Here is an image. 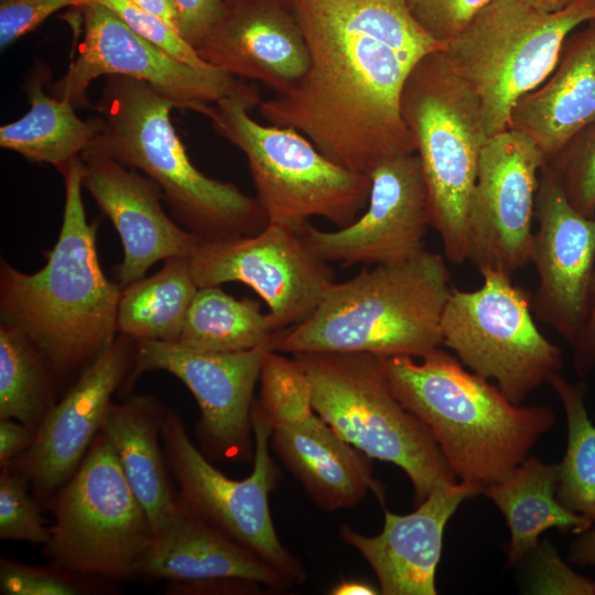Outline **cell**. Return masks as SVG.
Instances as JSON below:
<instances>
[{
    "label": "cell",
    "instance_id": "obj_33",
    "mask_svg": "<svg viewBox=\"0 0 595 595\" xmlns=\"http://www.w3.org/2000/svg\"><path fill=\"white\" fill-rule=\"evenodd\" d=\"M115 589L116 583L77 574L51 561L36 566L0 558L2 595H89Z\"/></svg>",
    "mask_w": 595,
    "mask_h": 595
},
{
    "label": "cell",
    "instance_id": "obj_43",
    "mask_svg": "<svg viewBox=\"0 0 595 595\" xmlns=\"http://www.w3.org/2000/svg\"><path fill=\"white\" fill-rule=\"evenodd\" d=\"M573 367L580 377L588 375L595 367V283L592 292L586 325L573 347Z\"/></svg>",
    "mask_w": 595,
    "mask_h": 595
},
{
    "label": "cell",
    "instance_id": "obj_16",
    "mask_svg": "<svg viewBox=\"0 0 595 595\" xmlns=\"http://www.w3.org/2000/svg\"><path fill=\"white\" fill-rule=\"evenodd\" d=\"M187 258L198 288L250 286L279 331L306 320L335 282L329 263L311 249L302 230L274 224L253 235L203 239Z\"/></svg>",
    "mask_w": 595,
    "mask_h": 595
},
{
    "label": "cell",
    "instance_id": "obj_37",
    "mask_svg": "<svg viewBox=\"0 0 595 595\" xmlns=\"http://www.w3.org/2000/svg\"><path fill=\"white\" fill-rule=\"evenodd\" d=\"M491 0H405L422 29L446 44L457 36L477 12Z\"/></svg>",
    "mask_w": 595,
    "mask_h": 595
},
{
    "label": "cell",
    "instance_id": "obj_32",
    "mask_svg": "<svg viewBox=\"0 0 595 595\" xmlns=\"http://www.w3.org/2000/svg\"><path fill=\"white\" fill-rule=\"evenodd\" d=\"M548 383L565 411L567 447L559 464L558 500L595 522V426L588 419L585 382H570L559 372Z\"/></svg>",
    "mask_w": 595,
    "mask_h": 595
},
{
    "label": "cell",
    "instance_id": "obj_26",
    "mask_svg": "<svg viewBox=\"0 0 595 595\" xmlns=\"http://www.w3.org/2000/svg\"><path fill=\"white\" fill-rule=\"evenodd\" d=\"M167 409L152 394L129 396L120 402L112 401L100 431L112 444L154 533L177 511L176 489L160 443Z\"/></svg>",
    "mask_w": 595,
    "mask_h": 595
},
{
    "label": "cell",
    "instance_id": "obj_44",
    "mask_svg": "<svg viewBox=\"0 0 595 595\" xmlns=\"http://www.w3.org/2000/svg\"><path fill=\"white\" fill-rule=\"evenodd\" d=\"M570 560L578 565H595V528L577 533L571 544Z\"/></svg>",
    "mask_w": 595,
    "mask_h": 595
},
{
    "label": "cell",
    "instance_id": "obj_38",
    "mask_svg": "<svg viewBox=\"0 0 595 595\" xmlns=\"http://www.w3.org/2000/svg\"><path fill=\"white\" fill-rule=\"evenodd\" d=\"M91 0H0V47L4 51L24 34L33 31L57 10L84 7Z\"/></svg>",
    "mask_w": 595,
    "mask_h": 595
},
{
    "label": "cell",
    "instance_id": "obj_12",
    "mask_svg": "<svg viewBox=\"0 0 595 595\" xmlns=\"http://www.w3.org/2000/svg\"><path fill=\"white\" fill-rule=\"evenodd\" d=\"M479 273L484 281L478 289H452L441 320L442 346L521 404L562 369V350L540 332L531 294L513 284L511 275Z\"/></svg>",
    "mask_w": 595,
    "mask_h": 595
},
{
    "label": "cell",
    "instance_id": "obj_1",
    "mask_svg": "<svg viewBox=\"0 0 595 595\" xmlns=\"http://www.w3.org/2000/svg\"><path fill=\"white\" fill-rule=\"evenodd\" d=\"M309 51L289 90L258 106L269 125L305 136L325 156L369 173L415 153L401 113L404 83L424 56L442 51L405 0H284Z\"/></svg>",
    "mask_w": 595,
    "mask_h": 595
},
{
    "label": "cell",
    "instance_id": "obj_14",
    "mask_svg": "<svg viewBox=\"0 0 595 595\" xmlns=\"http://www.w3.org/2000/svg\"><path fill=\"white\" fill-rule=\"evenodd\" d=\"M281 333L236 353L203 351L177 342L137 340L134 364L123 391L128 392L144 372L163 370L173 375L198 404L196 436L203 454L217 462L251 461L253 390L264 359L277 350Z\"/></svg>",
    "mask_w": 595,
    "mask_h": 595
},
{
    "label": "cell",
    "instance_id": "obj_28",
    "mask_svg": "<svg viewBox=\"0 0 595 595\" xmlns=\"http://www.w3.org/2000/svg\"><path fill=\"white\" fill-rule=\"evenodd\" d=\"M47 71L30 76L25 93L28 112L0 127V147L34 163L51 164L61 171L91 144L101 130L99 116L83 120L67 100L46 95Z\"/></svg>",
    "mask_w": 595,
    "mask_h": 595
},
{
    "label": "cell",
    "instance_id": "obj_11",
    "mask_svg": "<svg viewBox=\"0 0 595 595\" xmlns=\"http://www.w3.org/2000/svg\"><path fill=\"white\" fill-rule=\"evenodd\" d=\"M251 422L255 440L252 472L232 479L218 470L190 439L181 416L167 409L161 441L176 489V504L249 548L293 584L306 580L301 562L281 543L269 506L279 468L270 455L272 426L256 402Z\"/></svg>",
    "mask_w": 595,
    "mask_h": 595
},
{
    "label": "cell",
    "instance_id": "obj_41",
    "mask_svg": "<svg viewBox=\"0 0 595 595\" xmlns=\"http://www.w3.org/2000/svg\"><path fill=\"white\" fill-rule=\"evenodd\" d=\"M260 583L239 577H218L196 582H169L165 593L171 595H242L257 594Z\"/></svg>",
    "mask_w": 595,
    "mask_h": 595
},
{
    "label": "cell",
    "instance_id": "obj_48",
    "mask_svg": "<svg viewBox=\"0 0 595 595\" xmlns=\"http://www.w3.org/2000/svg\"><path fill=\"white\" fill-rule=\"evenodd\" d=\"M227 1H230V0H225V2H227ZM281 1H284V0H281Z\"/></svg>",
    "mask_w": 595,
    "mask_h": 595
},
{
    "label": "cell",
    "instance_id": "obj_18",
    "mask_svg": "<svg viewBox=\"0 0 595 595\" xmlns=\"http://www.w3.org/2000/svg\"><path fill=\"white\" fill-rule=\"evenodd\" d=\"M531 263L539 283L533 316L574 347L586 325L595 283V217L577 212L544 164L534 202Z\"/></svg>",
    "mask_w": 595,
    "mask_h": 595
},
{
    "label": "cell",
    "instance_id": "obj_34",
    "mask_svg": "<svg viewBox=\"0 0 595 595\" xmlns=\"http://www.w3.org/2000/svg\"><path fill=\"white\" fill-rule=\"evenodd\" d=\"M571 205L595 217V122L578 132L548 164Z\"/></svg>",
    "mask_w": 595,
    "mask_h": 595
},
{
    "label": "cell",
    "instance_id": "obj_22",
    "mask_svg": "<svg viewBox=\"0 0 595 595\" xmlns=\"http://www.w3.org/2000/svg\"><path fill=\"white\" fill-rule=\"evenodd\" d=\"M212 67L258 80L278 94L305 74L309 51L290 9L281 0H230L195 48Z\"/></svg>",
    "mask_w": 595,
    "mask_h": 595
},
{
    "label": "cell",
    "instance_id": "obj_15",
    "mask_svg": "<svg viewBox=\"0 0 595 595\" xmlns=\"http://www.w3.org/2000/svg\"><path fill=\"white\" fill-rule=\"evenodd\" d=\"M80 9L84 36L78 53L51 88L52 96L75 108L90 107L87 90L100 76L120 75L144 82L176 108L205 117L218 100L251 86L217 68H196L169 56L101 4L93 2Z\"/></svg>",
    "mask_w": 595,
    "mask_h": 595
},
{
    "label": "cell",
    "instance_id": "obj_20",
    "mask_svg": "<svg viewBox=\"0 0 595 595\" xmlns=\"http://www.w3.org/2000/svg\"><path fill=\"white\" fill-rule=\"evenodd\" d=\"M365 212L349 225L325 231L307 224L302 234L328 263L390 264L423 251L430 213L428 191L416 153L389 159L370 173Z\"/></svg>",
    "mask_w": 595,
    "mask_h": 595
},
{
    "label": "cell",
    "instance_id": "obj_2",
    "mask_svg": "<svg viewBox=\"0 0 595 595\" xmlns=\"http://www.w3.org/2000/svg\"><path fill=\"white\" fill-rule=\"evenodd\" d=\"M60 173L65 202L57 240L45 264L25 273L0 262V322L24 334L42 353L57 385H72L118 335L121 288L99 262V220L88 221L80 156Z\"/></svg>",
    "mask_w": 595,
    "mask_h": 595
},
{
    "label": "cell",
    "instance_id": "obj_19",
    "mask_svg": "<svg viewBox=\"0 0 595 595\" xmlns=\"http://www.w3.org/2000/svg\"><path fill=\"white\" fill-rule=\"evenodd\" d=\"M136 347V339L118 334L46 414L31 446L10 464L42 507L75 473L101 431L113 394L130 376Z\"/></svg>",
    "mask_w": 595,
    "mask_h": 595
},
{
    "label": "cell",
    "instance_id": "obj_42",
    "mask_svg": "<svg viewBox=\"0 0 595 595\" xmlns=\"http://www.w3.org/2000/svg\"><path fill=\"white\" fill-rule=\"evenodd\" d=\"M36 429L14 419H0V467L6 468L33 443Z\"/></svg>",
    "mask_w": 595,
    "mask_h": 595
},
{
    "label": "cell",
    "instance_id": "obj_23",
    "mask_svg": "<svg viewBox=\"0 0 595 595\" xmlns=\"http://www.w3.org/2000/svg\"><path fill=\"white\" fill-rule=\"evenodd\" d=\"M478 494L479 487L463 482L439 486L410 513L385 509L377 536H364L349 524H343L339 534L371 566L380 594L435 595L444 528L461 502Z\"/></svg>",
    "mask_w": 595,
    "mask_h": 595
},
{
    "label": "cell",
    "instance_id": "obj_4",
    "mask_svg": "<svg viewBox=\"0 0 595 595\" xmlns=\"http://www.w3.org/2000/svg\"><path fill=\"white\" fill-rule=\"evenodd\" d=\"M452 289L436 252L424 249L375 266L334 282L306 320L282 331L277 351L422 358L442 346L441 320Z\"/></svg>",
    "mask_w": 595,
    "mask_h": 595
},
{
    "label": "cell",
    "instance_id": "obj_8",
    "mask_svg": "<svg viewBox=\"0 0 595 595\" xmlns=\"http://www.w3.org/2000/svg\"><path fill=\"white\" fill-rule=\"evenodd\" d=\"M292 356L310 380L315 412L371 459L400 467L412 484L415 507L434 488L458 482L428 428L392 392L377 356Z\"/></svg>",
    "mask_w": 595,
    "mask_h": 595
},
{
    "label": "cell",
    "instance_id": "obj_40",
    "mask_svg": "<svg viewBox=\"0 0 595 595\" xmlns=\"http://www.w3.org/2000/svg\"><path fill=\"white\" fill-rule=\"evenodd\" d=\"M180 35L196 48L221 18L225 0H173Z\"/></svg>",
    "mask_w": 595,
    "mask_h": 595
},
{
    "label": "cell",
    "instance_id": "obj_6",
    "mask_svg": "<svg viewBox=\"0 0 595 595\" xmlns=\"http://www.w3.org/2000/svg\"><path fill=\"white\" fill-rule=\"evenodd\" d=\"M401 113L428 191L430 227L453 264L468 260V209L489 136L479 99L439 52L420 60L401 95Z\"/></svg>",
    "mask_w": 595,
    "mask_h": 595
},
{
    "label": "cell",
    "instance_id": "obj_10",
    "mask_svg": "<svg viewBox=\"0 0 595 595\" xmlns=\"http://www.w3.org/2000/svg\"><path fill=\"white\" fill-rule=\"evenodd\" d=\"M45 507L53 515L45 558L88 577L134 580L154 530L102 432Z\"/></svg>",
    "mask_w": 595,
    "mask_h": 595
},
{
    "label": "cell",
    "instance_id": "obj_27",
    "mask_svg": "<svg viewBox=\"0 0 595 595\" xmlns=\"http://www.w3.org/2000/svg\"><path fill=\"white\" fill-rule=\"evenodd\" d=\"M558 482L559 464L528 456L507 477L484 488L482 494L500 509L510 531L509 566L530 554L549 529L577 534L592 528L591 519L558 500Z\"/></svg>",
    "mask_w": 595,
    "mask_h": 595
},
{
    "label": "cell",
    "instance_id": "obj_31",
    "mask_svg": "<svg viewBox=\"0 0 595 595\" xmlns=\"http://www.w3.org/2000/svg\"><path fill=\"white\" fill-rule=\"evenodd\" d=\"M57 382L39 348L20 331L0 322V419L37 430L58 401Z\"/></svg>",
    "mask_w": 595,
    "mask_h": 595
},
{
    "label": "cell",
    "instance_id": "obj_25",
    "mask_svg": "<svg viewBox=\"0 0 595 595\" xmlns=\"http://www.w3.org/2000/svg\"><path fill=\"white\" fill-rule=\"evenodd\" d=\"M595 122V20L565 40L551 75L513 106L508 129L528 136L545 164Z\"/></svg>",
    "mask_w": 595,
    "mask_h": 595
},
{
    "label": "cell",
    "instance_id": "obj_47",
    "mask_svg": "<svg viewBox=\"0 0 595 595\" xmlns=\"http://www.w3.org/2000/svg\"><path fill=\"white\" fill-rule=\"evenodd\" d=\"M532 7L542 10L544 12H556L567 6H570L575 0H524Z\"/></svg>",
    "mask_w": 595,
    "mask_h": 595
},
{
    "label": "cell",
    "instance_id": "obj_9",
    "mask_svg": "<svg viewBox=\"0 0 595 595\" xmlns=\"http://www.w3.org/2000/svg\"><path fill=\"white\" fill-rule=\"evenodd\" d=\"M595 20V0L544 12L524 0H491L440 54L479 99L489 137L508 129L516 102L554 71L570 33Z\"/></svg>",
    "mask_w": 595,
    "mask_h": 595
},
{
    "label": "cell",
    "instance_id": "obj_30",
    "mask_svg": "<svg viewBox=\"0 0 595 595\" xmlns=\"http://www.w3.org/2000/svg\"><path fill=\"white\" fill-rule=\"evenodd\" d=\"M277 332L258 301L236 299L220 285L198 288L177 343L203 351L236 353L255 348Z\"/></svg>",
    "mask_w": 595,
    "mask_h": 595
},
{
    "label": "cell",
    "instance_id": "obj_3",
    "mask_svg": "<svg viewBox=\"0 0 595 595\" xmlns=\"http://www.w3.org/2000/svg\"><path fill=\"white\" fill-rule=\"evenodd\" d=\"M377 357L392 392L428 428L456 479L482 493L507 477L555 423L551 408L513 403L441 347L421 361Z\"/></svg>",
    "mask_w": 595,
    "mask_h": 595
},
{
    "label": "cell",
    "instance_id": "obj_21",
    "mask_svg": "<svg viewBox=\"0 0 595 595\" xmlns=\"http://www.w3.org/2000/svg\"><path fill=\"white\" fill-rule=\"evenodd\" d=\"M83 186L119 235L123 259L116 268L122 289L145 277L156 262L188 257L203 240L171 218L152 180L116 160L86 149Z\"/></svg>",
    "mask_w": 595,
    "mask_h": 595
},
{
    "label": "cell",
    "instance_id": "obj_7",
    "mask_svg": "<svg viewBox=\"0 0 595 595\" xmlns=\"http://www.w3.org/2000/svg\"><path fill=\"white\" fill-rule=\"evenodd\" d=\"M262 101L258 87L218 100L207 118L246 156L268 224L301 231L322 217L338 228L366 208L370 177L325 156L291 128L261 125L250 111Z\"/></svg>",
    "mask_w": 595,
    "mask_h": 595
},
{
    "label": "cell",
    "instance_id": "obj_36",
    "mask_svg": "<svg viewBox=\"0 0 595 595\" xmlns=\"http://www.w3.org/2000/svg\"><path fill=\"white\" fill-rule=\"evenodd\" d=\"M111 10L134 33L169 56L196 68H214L196 50L162 19L134 6L129 0H91Z\"/></svg>",
    "mask_w": 595,
    "mask_h": 595
},
{
    "label": "cell",
    "instance_id": "obj_17",
    "mask_svg": "<svg viewBox=\"0 0 595 595\" xmlns=\"http://www.w3.org/2000/svg\"><path fill=\"white\" fill-rule=\"evenodd\" d=\"M545 164L534 142L507 129L489 137L468 209V260L476 269L512 275L531 263L532 219Z\"/></svg>",
    "mask_w": 595,
    "mask_h": 595
},
{
    "label": "cell",
    "instance_id": "obj_35",
    "mask_svg": "<svg viewBox=\"0 0 595 595\" xmlns=\"http://www.w3.org/2000/svg\"><path fill=\"white\" fill-rule=\"evenodd\" d=\"M26 479L10 466L0 474V539L44 544L48 527Z\"/></svg>",
    "mask_w": 595,
    "mask_h": 595
},
{
    "label": "cell",
    "instance_id": "obj_24",
    "mask_svg": "<svg viewBox=\"0 0 595 595\" xmlns=\"http://www.w3.org/2000/svg\"><path fill=\"white\" fill-rule=\"evenodd\" d=\"M218 577L245 578L277 592L293 585L252 550L178 507L154 533L134 569V580L196 582Z\"/></svg>",
    "mask_w": 595,
    "mask_h": 595
},
{
    "label": "cell",
    "instance_id": "obj_46",
    "mask_svg": "<svg viewBox=\"0 0 595 595\" xmlns=\"http://www.w3.org/2000/svg\"><path fill=\"white\" fill-rule=\"evenodd\" d=\"M332 595H375L380 594L372 585L358 581L342 578L329 592Z\"/></svg>",
    "mask_w": 595,
    "mask_h": 595
},
{
    "label": "cell",
    "instance_id": "obj_5",
    "mask_svg": "<svg viewBox=\"0 0 595 595\" xmlns=\"http://www.w3.org/2000/svg\"><path fill=\"white\" fill-rule=\"evenodd\" d=\"M173 108L172 100L144 82L107 76L96 106L101 130L87 149L156 183L172 218L204 240L262 230L268 218L257 197L192 163L171 121Z\"/></svg>",
    "mask_w": 595,
    "mask_h": 595
},
{
    "label": "cell",
    "instance_id": "obj_29",
    "mask_svg": "<svg viewBox=\"0 0 595 595\" xmlns=\"http://www.w3.org/2000/svg\"><path fill=\"white\" fill-rule=\"evenodd\" d=\"M162 268L121 289L117 331L136 340L177 342L198 286L187 257H172Z\"/></svg>",
    "mask_w": 595,
    "mask_h": 595
},
{
    "label": "cell",
    "instance_id": "obj_39",
    "mask_svg": "<svg viewBox=\"0 0 595 595\" xmlns=\"http://www.w3.org/2000/svg\"><path fill=\"white\" fill-rule=\"evenodd\" d=\"M532 589L539 594L594 595L595 581L575 573L559 556L556 551L543 541L533 550Z\"/></svg>",
    "mask_w": 595,
    "mask_h": 595
},
{
    "label": "cell",
    "instance_id": "obj_13",
    "mask_svg": "<svg viewBox=\"0 0 595 595\" xmlns=\"http://www.w3.org/2000/svg\"><path fill=\"white\" fill-rule=\"evenodd\" d=\"M257 404L270 421V444L323 511L358 505L370 491L385 506L386 489L371 458L342 439L314 410L301 365L277 350L261 368Z\"/></svg>",
    "mask_w": 595,
    "mask_h": 595
},
{
    "label": "cell",
    "instance_id": "obj_45",
    "mask_svg": "<svg viewBox=\"0 0 595 595\" xmlns=\"http://www.w3.org/2000/svg\"><path fill=\"white\" fill-rule=\"evenodd\" d=\"M140 9L162 19L178 33L177 14L173 0H129ZM180 34V33H178Z\"/></svg>",
    "mask_w": 595,
    "mask_h": 595
}]
</instances>
